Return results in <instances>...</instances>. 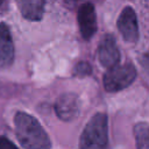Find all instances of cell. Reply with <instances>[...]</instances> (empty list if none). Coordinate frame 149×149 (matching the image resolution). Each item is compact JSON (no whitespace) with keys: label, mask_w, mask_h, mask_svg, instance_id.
<instances>
[{"label":"cell","mask_w":149,"mask_h":149,"mask_svg":"<svg viewBox=\"0 0 149 149\" xmlns=\"http://www.w3.org/2000/svg\"><path fill=\"white\" fill-rule=\"evenodd\" d=\"M118 29L123 40L129 43H134L139 38L137 17L134 9L129 6L125 7L118 19Z\"/></svg>","instance_id":"obj_4"},{"label":"cell","mask_w":149,"mask_h":149,"mask_svg":"<svg viewBox=\"0 0 149 149\" xmlns=\"http://www.w3.org/2000/svg\"><path fill=\"white\" fill-rule=\"evenodd\" d=\"M77 19L81 36L86 40L91 38L97 31V15L94 6L90 2L83 3L78 9Z\"/></svg>","instance_id":"obj_6"},{"label":"cell","mask_w":149,"mask_h":149,"mask_svg":"<svg viewBox=\"0 0 149 149\" xmlns=\"http://www.w3.org/2000/svg\"><path fill=\"white\" fill-rule=\"evenodd\" d=\"M16 139L24 149H50L51 142L41 123L26 112H17L14 116Z\"/></svg>","instance_id":"obj_1"},{"label":"cell","mask_w":149,"mask_h":149,"mask_svg":"<svg viewBox=\"0 0 149 149\" xmlns=\"http://www.w3.org/2000/svg\"><path fill=\"white\" fill-rule=\"evenodd\" d=\"M2 2H3V0H0V5H1V3H2Z\"/></svg>","instance_id":"obj_13"},{"label":"cell","mask_w":149,"mask_h":149,"mask_svg":"<svg viewBox=\"0 0 149 149\" xmlns=\"http://www.w3.org/2000/svg\"><path fill=\"white\" fill-rule=\"evenodd\" d=\"M44 0H17L22 16L30 21H38L44 14Z\"/></svg>","instance_id":"obj_9"},{"label":"cell","mask_w":149,"mask_h":149,"mask_svg":"<svg viewBox=\"0 0 149 149\" xmlns=\"http://www.w3.org/2000/svg\"><path fill=\"white\" fill-rule=\"evenodd\" d=\"M134 136L136 141V149H149V125L136 123L134 126Z\"/></svg>","instance_id":"obj_10"},{"label":"cell","mask_w":149,"mask_h":149,"mask_svg":"<svg viewBox=\"0 0 149 149\" xmlns=\"http://www.w3.org/2000/svg\"><path fill=\"white\" fill-rule=\"evenodd\" d=\"M14 59V44L10 31L5 23H0V68H7Z\"/></svg>","instance_id":"obj_8"},{"label":"cell","mask_w":149,"mask_h":149,"mask_svg":"<svg viewBox=\"0 0 149 149\" xmlns=\"http://www.w3.org/2000/svg\"><path fill=\"white\" fill-rule=\"evenodd\" d=\"M108 120L105 113L94 114L86 123L79 139V149H107Z\"/></svg>","instance_id":"obj_2"},{"label":"cell","mask_w":149,"mask_h":149,"mask_svg":"<svg viewBox=\"0 0 149 149\" xmlns=\"http://www.w3.org/2000/svg\"><path fill=\"white\" fill-rule=\"evenodd\" d=\"M0 149H17L16 146L6 137H0Z\"/></svg>","instance_id":"obj_12"},{"label":"cell","mask_w":149,"mask_h":149,"mask_svg":"<svg viewBox=\"0 0 149 149\" xmlns=\"http://www.w3.org/2000/svg\"><path fill=\"white\" fill-rule=\"evenodd\" d=\"M136 78L135 68L129 64H116L107 70L104 76V86L108 92H118L128 87Z\"/></svg>","instance_id":"obj_3"},{"label":"cell","mask_w":149,"mask_h":149,"mask_svg":"<svg viewBox=\"0 0 149 149\" xmlns=\"http://www.w3.org/2000/svg\"><path fill=\"white\" fill-rule=\"evenodd\" d=\"M98 57L102 66L109 69L120 61V52L115 44V40L111 35H106L102 37L99 48H98Z\"/></svg>","instance_id":"obj_7"},{"label":"cell","mask_w":149,"mask_h":149,"mask_svg":"<svg viewBox=\"0 0 149 149\" xmlns=\"http://www.w3.org/2000/svg\"><path fill=\"white\" fill-rule=\"evenodd\" d=\"M55 111L57 116L63 121H72L79 114V99L74 93L62 94L56 104Z\"/></svg>","instance_id":"obj_5"},{"label":"cell","mask_w":149,"mask_h":149,"mask_svg":"<svg viewBox=\"0 0 149 149\" xmlns=\"http://www.w3.org/2000/svg\"><path fill=\"white\" fill-rule=\"evenodd\" d=\"M74 73L76 76L78 77H85V76H88L91 73V66L88 63L86 62H80L76 65L74 68Z\"/></svg>","instance_id":"obj_11"}]
</instances>
